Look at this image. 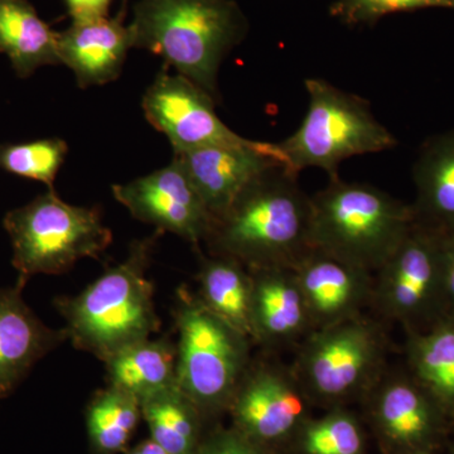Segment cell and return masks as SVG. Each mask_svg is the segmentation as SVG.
Masks as SVG:
<instances>
[{"label":"cell","instance_id":"1","mask_svg":"<svg viewBox=\"0 0 454 454\" xmlns=\"http://www.w3.org/2000/svg\"><path fill=\"white\" fill-rule=\"evenodd\" d=\"M310 220L312 200L297 173L278 164L212 220L205 243L211 255L234 259L249 270L293 269L313 249Z\"/></svg>","mask_w":454,"mask_h":454},{"label":"cell","instance_id":"2","mask_svg":"<svg viewBox=\"0 0 454 454\" xmlns=\"http://www.w3.org/2000/svg\"><path fill=\"white\" fill-rule=\"evenodd\" d=\"M133 49L162 57L164 67L196 83L220 104L219 74L249 33L235 0H138L130 25Z\"/></svg>","mask_w":454,"mask_h":454},{"label":"cell","instance_id":"3","mask_svg":"<svg viewBox=\"0 0 454 454\" xmlns=\"http://www.w3.org/2000/svg\"><path fill=\"white\" fill-rule=\"evenodd\" d=\"M160 234L155 231L134 241L124 262L107 269L80 294L57 298L56 309L74 348L106 363L160 331L162 324L155 310L154 286L145 271Z\"/></svg>","mask_w":454,"mask_h":454},{"label":"cell","instance_id":"4","mask_svg":"<svg viewBox=\"0 0 454 454\" xmlns=\"http://www.w3.org/2000/svg\"><path fill=\"white\" fill-rule=\"evenodd\" d=\"M312 200L313 249L376 271L414 225L411 206L372 184L330 178Z\"/></svg>","mask_w":454,"mask_h":454},{"label":"cell","instance_id":"5","mask_svg":"<svg viewBox=\"0 0 454 454\" xmlns=\"http://www.w3.org/2000/svg\"><path fill=\"white\" fill-rule=\"evenodd\" d=\"M309 103L301 124L292 136L278 142L284 167L293 173L310 168L339 177L340 164L356 155L380 153L397 145L366 98L340 90L327 80L304 82Z\"/></svg>","mask_w":454,"mask_h":454},{"label":"cell","instance_id":"6","mask_svg":"<svg viewBox=\"0 0 454 454\" xmlns=\"http://www.w3.org/2000/svg\"><path fill=\"white\" fill-rule=\"evenodd\" d=\"M3 226L13 247L18 283L23 286L38 274L66 273L83 258L98 259L113 241L98 208L70 205L55 188L7 212Z\"/></svg>","mask_w":454,"mask_h":454},{"label":"cell","instance_id":"7","mask_svg":"<svg viewBox=\"0 0 454 454\" xmlns=\"http://www.w3.org/2000/svg\"><path fill=\"white\" fill-rule=\"evenodd\" d=\"M179 340L176 381L205 420L229 411L250 366L249 337L212 313L197 295L179 289L175 309Z\"/></svg>","mask_w":454,"mask_h":454},{"label":"cell","instance_id":"8","mask_svg":"<svg viewBox=\"0 0 454 454\" xmlns=\"http://www.w3.org/2000/svg\"><path fill=\"white\" fill-rule=\"evenodd\" d=\"M384 360L380 327L358 316L312 331L292 372L310 403L333 409L367 395L381 379Z\"/></svg>","mask_w":454,"mask_h":454},{"label":"cell","instance_id":"9","mask_svg":"<svg viewBox=\"0 0 454 454\" xmlns=\"http://www.w3.org/2000/svg\"><path fill=\"white\" fill-rule=\"evenodd\" d=\"M443 239L414 223L376 270L372 304L408 334L423 333L444 317Z\"/></svg>","mask_w":454,"mask_h":454},{"label":"cell","instance_id":"10","mask_svg":"<svg viewBox=\"0 0 454 454\" xmlns=\"http://www.w3.org/2000/svg\"><path fill=\"white\" fill-rule=\"evenodd\" d=\"M309 404L292 370L269 363L250 364L227 413L232 427L280 454L309 419Z\"/></svg>","mask_w":454,"mask_h":454},{"label":"cell","instance_id":"11","mask_svg":"<svg viewBox=\"0 0 454 454\" xmlns=\"http://www.w3.org/2000/svg\"><path fill=\"white\" fill-rule=\"evenodd\" d=\"M216 101L201 88L164 67L145 95L142 109L152 127L168 138L176 152L208 145L250 146L258 140L244 138L221 121Z\"/></svg>","mask_w":454,"mask_h":454},{"label":"cell","instance_id":"12","mask_svg":"<svg viewBox=\"0 0 454 454\" xmlns=\"http://www.w3.org/2000/svg\"><path fill=\"white\" fill-rule=\"evenodd\" d=\"M113 195L134 219L154 226L155 231L177 235L195 247L205 243L210 232V211L176 157L151 175L114 184Z\"/></svg>","mask_w":454,"mask_h":454},{"label":"cell","instance_id":"13","mask_svg":"<svg viewBox=\"0 0 454 454\" xmlns=\"http://www.w3.org/2000/svg\"><path fill=\"white\" fill-rule=\"evenodd\" d=\"M367 396L370 424L385 453L430 450L447 413L411 373L381 376Z\"/></svg>","mask_w":454,"mask_h":454},{"label":"cell","instance_id":"14","mask_svg":"<svg viewBox=\"0 0 454 454\" xmlns=\"http://www.w3.org/2000/svg\"><path fill=\"white\" fill-rule=\"evenodd\" d=\"M188 178L201 196L212 220L271 167L282 164L277 143L256 142L250 146L208 145L176 152Z\"/></svg>","mask_w":454,"mask_h":454},{"label":"cell","instance_id":"15","mask_svg":"<svg viewBox=\"0 0 454 454\" xmlns=\"http://www.w3.org/2000/svg\"><path fill=\"white\" fill-rule=\"evenodd\" d=\"M293 269L315 330L361 316L364 307L372 304L373 278L366 269L317 249Z\"/></svg>","mask_w":454,"mask_h":454},{"label":"cell","instance_id":"16","mask_svg":"<svg viewBox=\"0 0 454 454\" xmlns=\"http://www.w3.org/2000/svg\"><path fill=\"white\" fill-rule=\"evenodd\" d=\"M124 18L122 8L115 17L74 20L67 29L57 32L59 62L73 70L79 88L106 85L121 76L133 49Z\"/></svg>","mask_w":454,"mask_h":454},{"label":"cell","instance_id":"17","mask_svg":"<svg viewBox=\"0 0 454 454\" xmlns=\"http://www.w3.org/2000/svg\"><path fill=\"white\" fill-rule=\"evenodd\" d=\"M20 283L0 288V399L20 384L33 366L67 340L64 328L53 330L23 300Z\"/></svg>","mask_w":454,"mask_h":454},{"label":"cell","instance_id":"18","mask_svg":"<svg viewBox=\"0 0 454 454\" xmlns=\"http://www.w3.org/2000/svg\"><path fill=\"white\" fill-rule=\"evenodd\" d=\"M252 273V340L269 348L306 339L315 328L294 269L262 268Z\"/></svg>","mask_w":454,"mask_h":454},{"label":"cell","instance_id":"19","mask_svg":"<svg viewBox=\"0 0 454 454\" xmlns=\"http://www.w3.org/2000/svg\"><path fill=\"white\" fill-rule=\"evenodd\" d=\"M411 175L414 223L443 238L454 236V129L423 143Z\"/></svg>","mask_w":454,"mask_h":454},{"label":"cell","instance_id":"20","mask_svg":"<svg viewBox=\"0 0 454 454\" xmlns=\"http://www.w3.org/2000/svg\"><path fill=\"white\" fill-rule=\"evenodd\" d=\"M0 52L20 79L43 66L59 65L57 32L28 0H0Z\"/></svg>","mask_w":454,"mask_h":454},{"label":"cell","instance_id":"21","mask_svg":"<svg viewBox=\"0 0 454 454\" xmlns=\"http://www.w3.org/2000/svg\"><path fill=\"white\" fill-rule=\"evenodd\" d=\"M109 385L140 403L176 382L177 345L168 340H145L106 361Z\"/></svg>","mask_w":454,"mask_h":454},{"label":"cell","instance_id":"22","mask_svg":"<svg viewBox=\"0 0 454 454\" xmlns=\"http://www.w3.org/2000/svg\"><path fill=\"white\" fill-rule=\"evenodd\" d=\"M411 373L447 415H454V317L444 316L406 340Z\"/></svg>","mask_w":454,"mask_h":454},{"label":"cell","instance_id":"23","mask_svg":"<svg viewBox=\"0 0 454 454\" xmlns=\"http://www.w3.org/2000/svg\"><path fill=\"white\" fill-rule=\"evenodd\" d=\"M143 420L151 438L168 454H197L205 418L177 381L142 403Z\"/></svg>","mask_w":454,"mask_h":454},{"label":"cell","instance_id":"24","mask_svg":"<svg viewBox=\"0 0 454 454\" xmlns=\"http://www.w3.org/2000/svg\"><path fill=\"white\" fill-rule=\"evenodd\" d=\"M199 300L226 324L252 340L250 306L253 280L249 269L226 256L202 258Z\"/></svg>","mask_w":454,"mask_h":454},{"label":"cell","instance_id":"25","mask_svg":"<svg viewBox=\"0 0 454 454\" xmlns=\"http://www.w3.org/2000/svg\"><path fill=\"white\" fill-rule=\"evenodd\" d=\"M142 419V404L136 396L112 385L98 390L86 409L91 453L124 454Z\"/></svg>","mask_w":454,"mask_h":454},{"label":"cell","instance_id":"26","mask_svg":"<svg viewBox=\"0 0 454 454\" xmlns=\"http://www.w3.org/2000/svg\"><path fill=\"white\" fill-rule=\"evenodd\" d=\"M292 454H367L365 430L354 413L337 406L309 418L289 446Z\"/></svg>","mask_w":454,"mask_h":454},{"label":"cell","instance_id":"27","mask_svg":"<svg viewBox=\"0 0 454 454\" xmlns=\"http://www.w3.org/2000/svg\"><path fill=\"white\" fill-rule=\"evenodd\" d=\"M67 153V143L61 138L4 143L0 145V169L53 188Z\"/></svg>","mask_w":454,"mask_h":454},{"label":"cell","instance_id":"28","mask_svg":"<svg viewBox=\"0 0 454 454\" xmlns=\"http://www.w3.org/2000/svg\"><path fill=\"white\" fill-rule=\"evenodd\" d=\"M426 8H443L454 11V0H333L331 16L349 27L373 26L400 12Z\"/></svg>","mask_w":454,"mask_h":454},{"label":"cell","instance_id":"29","mask_svg":"<svg viewBox=\"0 0 454 454\" xmlns=\"http://www.w3.org/2000/svg\"><path fill=\"white\" fill-rule=\"evenodd\" d=\"M197 454H278L260 446L235 427H216L205 433Z\"/></svg>","mask_w":454,"mask_h":454},{"label":"cell","instance_id":"30","mask_svg":"<svg viewBox=\"0 0 454 454\" xmlns=\"http://www.w3.org/2000/svg\"><path fill=\"white\" fill-rule=\"evenodd\" d=\"M443 309L454 317V236L443 239Z\"/></svg>","mask_w":454,"mask_h":454},{"label":"cell","instance_id":"31","mask_svg":"<svg viewBox=\"0 0 454 454\" xmlns=\"http://www.w3.org/2000/svg\"><path fill=\"white\" fill-rule=\"evenodd\" d=\"M113 2L114 0H65L68 16L73 22L109 16Z\"/></svg>","mask_w":454,"mask_h":454},{"label":"cell","instance_id":"32","mask_svg":"<svg viewBox=\"0 0 454 454\" xmlns=\"http://www.w3.org/2000/svg\"><path fill=\"white\" fill-rule=\"evenodd\" d=\"M124 454H168L153 439L148 438L140 442L137 446L130 447Z\"/></svg>","mask_w":454,"mask_h":454},{"label":"cell","instance_id":"33","mask_svg":"<svg viewBox=\"0 0 454 454\" xmlns=\"http://www.w3.org/2000/svg\"><path fill=\"white\" fill-rule=\"evenodd\" d=\"M403 454H432V452H430V450H414V452H408Z\"/></svg>","mask_w":454,"mask_h":454},{"label":"cell","instance_id":"34","mask_svg":"<svg viewBox=\"0 0 454 454\" xmlns=\"http://www.w3.org/2000/svg\"><path fill=\"white\" fill-rule=\"evenodd\" d=\"M452 454H454V450H453V452H452Z\"/></svg>","mask_w":454,"mask_h":454}]
</instances>
